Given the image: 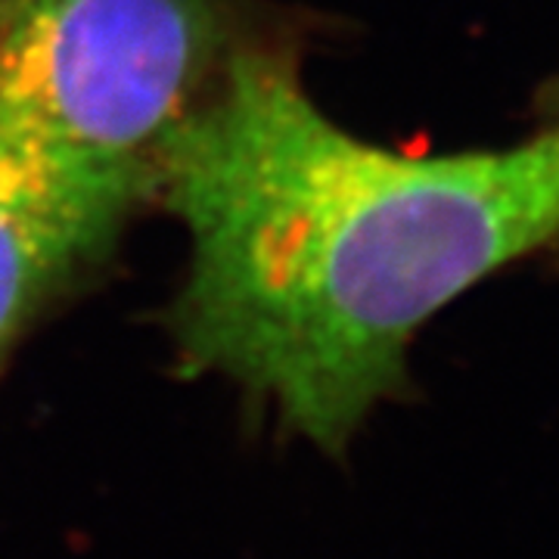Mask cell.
Returning <instances> with one entry per match:
<instances>
[{
  "label": "cell",
  "mask_w": 559,
  "mask_h": 559,
  "mask_svg": "<svg viewBox=\"0 0 559 559\" xmlns=\"http://www.w3.org/2000/svg\"><path fill=\"white\" fill-rule=\"evenodd\" d=\"M190 237L180 360L340 451L404 385L423 323L559 240V138L404 156L320 112L293 60L230 50L153 159Z\"/></svg>",
  "instance_id": "1"
},
{
  "label": "cell",
  "mask_w": 559,
  "mask_h": 559,
  "mask_svg": "<svg viewBox=\"0 0 559 559\" xmlns=\"http://www.w3.org/2000/svg\"><path fill=\"white\" fill-rule=\"evenodd\" d=\"M224 47V0H22L0 44V153L153 175Z\"/></svg>",
  "instance_id": "2"
},
{
  "label": "cell",
  "mask_w": 559,
  "mask_h": 559,
  "mask_svg": "<svg viewBox=\"0 0 559 559\" xmlns=\"http://www.w3.org/2000/svg\"><path fill=\"white\" fill-rule=\"evenodd\" d=\"M150 171H72L0 153V364L32 320L112 249Z\"/></svg>",
  "instance_id": "3"
},
{
  "label": "cell",
  "mask_w": 559,
  "mask_h": 559,
  "mask_svg": "<svg viewBox=\"0 0 559 559\" xmlns=\"http://www.w3.org/2000/svg\"><path fill=\"white\" fill-rule=\"evenodd\" d=\"M22 0H0V44L7 38V32H10V25L16 20V13H20Z\"/></svg>",
  "instance_id": "4"
},
{
  "label": "cell",
  "mask_w": 559,
  "mask_h": 559,
  "mask_svg": "<svg viewBox=\"0 0 559 559\" xmlns=\"http://www.w3.org/2000/svg\"><path fill=\"white\" fill-rule=\"evenodd\" d=\"M554 131H557V138H559V121H557V124H554Z\"/></svg>",
  "instance_id": "5"
}]
</instances>
